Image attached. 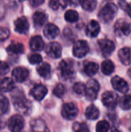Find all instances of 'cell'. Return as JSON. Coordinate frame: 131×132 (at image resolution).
Segmentation results:
<instances>
[{
  "instance_id": "cell-1",
  "label": "cell",
  "mask_w": 131,
  "mask_h": 132,
  "mask_svg": "<svg viewBox=\"0 0 131 132\" xmlns=\"http://www.w3.org/2000/svg\"><path fill=\"white\" fill-rule=\"evenodd\" d=\"M12 91V99L15 110L20 114L25 115L29 114L32 107L31 101L25 97L24 94L21 90L14 88Z\"/></svg>"
},
{
  "instance_id": "cell-2",
  "label": "cell",
  "mask_w": 131,
  "mask_h": 132,
  "mask_svg": "<svg viewBox=\"0 0 131 132\" xmlns=\"http://www.w3.org/2000/svg\"><path fill=\"white\" fill-rule=\"evenodd\" d=\"M117 6L112 2L105 5L99 12V18L103 22H110L113 19L117 12Z\"/></svg>"
},
{
  "instance_id": "cell-3",
  "label": "cell",
  "mask_w": 131,
  "mask_h": 132,
  "mask_svg": "<svg viewBox=\"0 0 131 132\" xmlns=\"http://www.w3.org/2000/svg\"><path fill=\"white\" fill-rule=\"evenodd\" d=\"M59 70L61 77L63 80L71 79L74 75V69L71 61L69 60H63L60 62L59 65Z\"/></svg>"
},
{
  "instance_id": "cell-4",
  "label": "cell",
  "mask_w": 131,
  "mask_h": 132,
  "mask_svg": "<svg viewBox=\"0 0 131 132\" xmlns=\"http://www.w3.org/2000/svg\"><path fill=\"white\" fill-rule=\"evenodd\" d=\"M79 111L74 103H66L62 108V116L66 120H73L78 115Z\"/></svg>"
},
{
  "instance_id": "cell-5",
  "label": "cell",
  "mask_w": 131,
  "mask_h": 132,
  "mask_svg": "<svg viewBox=\"0 0 131 132\" xmlns=\"http://www.w3.org/2000/svg\"><path fill=\"white\" fill-rule=\"evenodd\" d=\"M100 90V84L99 83L94 80V79H90L86 85V97L88 100L93 101L97 98V94Z\"/></svg>"
},
{
  "instance_id": "cell-6",
  "label": "cell",
  "mask_w": 131,
  "mask_h": 132,
  "mask_svg": "<svg viewBox=\"0 0 131 132\" xmlns=\"http://www.w3.org/2000/svg\"><path fill=\"white\" fill-rule=\"evenodd\" d=\"M114 30L117 36H128L131 32V23L125 19H120L115 23Z\"/></svg>"
},
{
  "instance_id": "cell-7",
  "label": "cell",
  "mask_w": 131,
  "mask_h": 132,
  "mask_svg": "<svg viewBox=\"0 0 131 132\" xmlns=\"http://www.w3.org/2000/svg\"><path fill=\"white\" fill-rule=\"evenodd\" d=\"M24 119L19 114L12 116L8 121V129L12 132H20L24 128Z\"/></svg>"
},
{
  "instance_id": "cell-8",
  "label": "cell",
  "mask_w": 131,
  "mask_h": 132,
  "mask_svg": "<svg viewBox=\"0 0 131 132\" xmlns=\"http://www.w3.org/2000/svg\"><path fill=\"white\" fill-rule=\"evenodd\" d=\"M90 47L86 41L85 40H79L77 41L73 48V54L74 56L77 58L84 57L89 52Z\"/></svg>"
},
{
  "instance_id": "cell-9",
  "label": "cell",
  "mask_w": 131,
  "mask_h": 132,
  "mask_svg": "<svg viewBox=\"0 0 131 132\" xmlns=\"http://www.w3.org/2000/svg\"><path fill=\"white\" fill-rule=\"evenodd\" d=\"M102 102L109 108H114L119 103L118 95L112 91H106L102 94Z\"/></svg>"
},
{
  "instance_id": "cell-10",
  "label": "cell",
  "mask_w": 131,
  "mask_h": 132,
  "mask_svg": "<svg viewBox=\"0 0 131 132\" xmlns=\"http://www.w3.org/2000/svg\"><path fill=\"white\" fill-rule=\"evenodd\" d=\"M98 44H99L100 51L104 56H110L115 50L114 43L111 40L107 39H103L99 40Z\"/></svg>"
},
{
  "instance_id": "cell-11",
  "label": "cell",
  "mask_w": 131,
  "mask_h": 132,
  "mask_svg": "<svg viewBox=\"0 0 131 132\" xmlns=\"http://www.w3.org/2000/svg\"><path fill=\"white\" fill-rule=\"evenodd\" d=\"M111 84L113 87L116 90L122 94H126L129 90V85L127 82L123 78H121L120 77L118 76L113 77L111 80Z\"/></svg>"
},
{
  "instance_id": "cell-12",
  "label": "cell",
  "mask_w": 131,
  "mask_h": 132,
  "mask_svg": "<svg viewBox=\"0 0 131 132\" xmlns=\"http://www.w3.org/2000/svg\"><path fill=\"white\" fill-rule=\"evenodd\" d=\"M46 53L49 56L53 59H57L62 55V47L58 43L52 42L47 45L46 48Z\"/></svg>"
},
{
  "instance_id": "cell-13",
  "label": "cell",
  "mask_w": 131,
  "mask_h": 132,
  "mask_svg": "<svg viewBox=\"0 0 131 132\" xmlns=\"http://www.w3.org/2000/svg\"><path fill=\"white\" fill-rule=\"evenodd\" d=\"M48 93L47 88L42 84H37L32 87L30 91V95L36 101H42Z\"/></svg>"
},
{
  "instance_id": "cell-14",
  "label": "cell",
  "mask_w": 131,
  "mask_h": 132,
  "mask_svg": "<svg viewBox=\"0 0 131 132\" xmlns=\"http://www.w3.org/2000/svg\"><path fill=\"white\" fill-rule=\"evenodd\" d=\"M12 76L15 81L22 83L27 79L29 76V70L25 67H16L12 70Z\"/></svg>"
},
{
  "instance_id": "cell-15",
  "label": "cell",
  "mask_w": 131,
  "mask_h": 132,
  "mask_svg": "<svg viewBox=\"0 0 131 132\" xmlns=\"http://www.w3.org/2000/svg\"><path fill=\"white\" fill-rule=\"evenodd\" d=\"M100 31V26L96 20H91L86 28V34L90 38H94L98 36Z\"/></svg>"
},
{
  "instance_id": "cell-16",
  "label": "cell",
  "mask_w": 131,
  "mask_h": 132,
  "mask_svg": "<svg viewBox=\"0 0 131 132\" xmlns=\"http://www.w3.org/2000/svg\"><path fill=\"white\" fill-rule=\"evenodd\" d=\"M43 34L47 39H55L59 34V29L53 23H49L46 25L43 29Z\"/></svg>"
},
{
  "instance_id": "cell-17",
  "label": "cell",
  "mask_w": 131,
  "mask_h": 132,
  "mask_svg": "<svg viewBox=\"0 0 131 132\" xmlns=\"http://www.w3.org/2000/svg\"><path fill=\"white\" fill-rule=\"evenodd\" d=\"M29 24L26 18L21 17L15 21V29L19 33L21 34L26 33L27 31L29 30Z\"/></svg>"
},
{
  "instance_id": "cell-18",
  "label": "cell",
  "mask_w": 131,
  "mask_h": 132,
  "mask_svg": "<svg viewBox=\"0 0 131 132\" xmlns=\"http://www.w3.org/2000/svg\"><path fill=\"white\" fill-rule=\"evenodd\" d=\"M118 56L124 65H130L131 63V49L124 47L118 52Z\"/></svg>"
},
{
  "instance_id": "cell-19",
  "label": "cell",
  "mask_w": 131,
  "mask_h": 132,
  "mask_svg": "<svg viewBox=\"0 0 131 132\" xmlns=\"http://www.w3.org/2000/svg\"><path fill=\"white\" fill-rule=\"evenodd\" d=\"M32 132H49L46 123L41 119H36L31 123Z\"/></svg>"
},
{
  "instance_id": "cell-20",
  "label": "cell",
  "mask_w": 131,
  "mask_h": 132,
  "mask_svg": "<svg viewBox=\"0 0 131 132\" xmlns=\"http://www.w3.org/2000/svg\"><path fill=\"white\" fill-rule=\"evenodd\" d=\"M29 46L33 51H41L44 49V41L39 36H36L32 37L30 40Z\"/></svg>"
},
{
  "instance_id": "cell-21",
  "label": "cell",
  "mask_w": 131,
  "mask_h": 132,
  "mask_svg": "<svg viewBox=\"0 0 131 132\" xmlns=\"http://www.w3.org/2000/svg\"><path fill=\"white\" fill-rule=\"evenodd\" d=\"M33 23L36 27H42L47 21V15L42 12H36L32 16Z\"/></svg>"
},
{
  "instance_id": "cell-22",
  "label": "cell",
  "mask_w": 131,
  "mask_h": 132,
  "mask_svg": "<svg viewBox=\"0 0 131 132\" xmlns=\"http://www.w3.org/2000/svg\"><path fill=\"white\" fill-rule=\"evenodd\" d=\"M14 88H15V86H14V81L12 80V79L5 77L1 80L0 82V91L1 92H4V93L10 92Z\"/></svg>"
},
{
  "instance_id": "cell-23",
  "label": "cell",
  "mask_w": 131,
  "mask_h": 132,
  "mask_svg": "<svg viewBox=\"0 0 131 132\" xmlns=\"http://www.w3.org/2000/svg\"><path fill=\"white\" fill-rule=\"evenodd\" d=\"M85 115L89 120H97L100 117V111L95 105L91 104L86 108Z\"/></svg>"
},
{
  "instance_id": "cell-24",
  "label": "cell",
  "mask_w": 131,
  "mask_h": 132,
  "mask_svg": "<svg viewBox=\"0 0 131 132\" xmlns=\"http://www.w3.org/2000/svg\"><path fill=\"white\" fill-rule=\"evenodd\" d=\"M37 72L40 77L48 78L51 73V67L47 63H42L37 67Z\"/></svg>"
},
{
  "instance_id": "cell-25",
  "label": "cell",
  "mask_w": 131,
  "mask_h": 132,
  "mask_svg": "<svg viewBox=\"0 0 131 132\" xmlns=\"http://www.w3.org/2000/svg\"><path fill=\"white\" fill-rule=\"evenodd\" d=\"M101 70L105 75H110L114 71V64L110 60H104L101 64Z\"/></svg>"
},
{
  "instance_id": "cell-26",
  "label": "cell",
  "mask_w": 131,
  "mask_h": 132,
  "mask_svg": "<svg viewBox=\"0 0 131 132\" xmlns=\"http://www.w3.org/2000/svg\"><path fill=\"white\" fill-rule=\"evenodd\" d=\"M99 70V66L97 63H93V62H90L87 64H86L85 67H84V71L86 73V75L92 77L94 76Z\"/></svg>"
},
{
  "instance_id": "cell-27",
  "label": "cell",
  "mask_w": 131,
  "mask_h": 132,
  "mask_svg": "<svg viewBox=\"0 0 131 132\" xmlns=\"http://www.w3.org/2000/svg\"><path fill=\"white\" fill-rule=\"evenodd\" d=\"M49 5L53 10L64 9L67 5V1L66 0H50Z\"/></svg>"
},
{
  "instance_id": "cell-28",
  "label": "cell",
  "mask_w": 131,
  "mask_h": 132,
  "mask_svg": "<svg viewBox=\"0 0 131 132\" xmlns=\"http://www.w3.org/2000/svg\"><path fill=\"white\" fill-rule=\"evenodd\" d=\"M119 105L123 110L125 111L131 109V95L126 94L123 96L119 101Z\"/></svg>"
},
{
  "instance_id": "cell-29",
  "label": "cell",
  "mask_w": 131,
  "mask_h": 132,
  "mask_svg": "<svg viewBox=\"0 0 131 132\" xmlns=\"http://www.w3.org/2000/svg\"><path fill=\"white\" fill-rule=\"evenodd\" d=\"M9 108V101L6 97L0 94V115L5 114Z\"/></svg>"
},
{
  "instance_id": "cell-30",
  "label": "cell",
  "mask_w": 131,
  "mask_h": 132,
  "mask_svg": "<svg viewBox=\"0 0 131 132\" xmlns=\"http://www.w3.org/2000/svg\"><path fill=\"white\" fill-rule=\"evenodd\" d=\"M80 5L84 10L91 12L96 9L97 2L96 0H82Z\"/></svg>"
},
{
  "instance_id": "cell-31",
  "label": "cell",
  "mask_w": 131,
  "mask_h": 132,
  "mask_svg": "<svg viewBox=\"0 0 131 132\" xmlns=\"http://www.w3.org/2000/svg\"><path fill=\"white\" fill-rule=\"evenodd\" d=\"M65 19L69 22H75L79 19V14L75 10H68L65 13Z\"/></svg>"
},
{
  "instance_id": "cell-32",
  "label": "cell",
  "mask_w": 131,
  "mask_h": 132,
  "mask_svg": "<svg viewBox=\"0 0 131 132\" xmlns=\"http://www.w3.org/2000/svg\"><path fill=\"white\" fill-rule=\"evenodd\" d=\"M7 51L15 53V54H19L24 52V46L21 43H12L8 48Z\"/></svg>"
},
{
  "instance_id": "cell-33",
  "label": "cell",
  "mask_w": 131,
  "mask_h": 132,
  "mask_svg": "<svg viewBox=\"0 0 131 132\" xmlns=\"http://www.w3.org/2000/svg\"><path fill=\"white\" fill-rule=\"evenodd\" d=\"M110 129V124L107 121H100L97 124L96 131L97 132H108Z\"/></svg>"
},
{
  "instance_id": "cell-34",
  "label": "cell",
  "mask_w": 131,
  "mask_h": 132,
  "mask_svg": "<svg viewBox=\"0 0 131 132\" xmlns=\"http://www.w3.org/2000/svg\"><path fill=\"white\" fill-rule=\"evenodd\" d=\"M53 92V94L55 96H56L57 97H62L64 95L65 92H66V89H65V87L63 84H59L54 87Z\"/></svg>"
},
{
  "instance_id": "cell-35",
  "label": "cell",
  "mask_w": 131,
  "mask_h": 132,
  "mask_svg": "<svg viewBox=\"0 0 131 132\" xmlns=\"http://www.w3.org/2000/svg\"><path fill=\"white\" fill-rule=\"evenodd\" d=\"M73 90L77 94H83L86 92V85L81 82H77L73 85Z\"/></svg>"
},
{
  "instance_id": "cell-36",
  "label": "cell",
  "mask_w": 131,
  "mask_h": 132,
  "mask_svg": "<svg viewBox=\"0 0 131 132\" xmlns=\"http://www.w3.org/2000/svg\"><path fill=\"white\" fill-rule=\"evenodd\" d=\"M73 130L75 132H90L88 127L84 123H75L73 125Z\"/></svg>"
},
{
  "instance_id": "cell-37",
  "label": "cell",
  "mask_w": 131,
  "mask_h": 132,
  "mask_svg": "<svg viewBox=\"0 0 131 132\" xmlns=\"http://www.w3.org/2000/svg\"><path fill=\"white\" fill-rule=\"evenodd\" d=\"M42 57L38 53L32 54L29 56V61L31 64H39L42 62Z\"/></svg>"
},
{
  "instance_id": "cell-38",
  "label": "cell",
  "mask_w": 131,
  "mask_h": 132,
  "mask_svg": "<svg viewBox=\"0 0 131 132\" xmlns=\"http://www.w3.org/2000/svg\"><path fill=\"white\" fill-rule=\"evenodd\" d=\"M9 70H10L9 66L6 63L0 61V75L1 76L7 74L9 72Z\"/></svg>"
},
{
  "instance_id": "cell-39",
  "label": "cell",
  "mask_w": 131,
  "mask_h": 132,
  "mask_svg": "<svg viewBox=\"0 0 131 132\" xmlns=\"http://www.w3.org/2000/svg\"><path fill=\"white\" fill-rule=\"evenodd\" d=\"M9 36V31L5 27H0V42L4 41Z\"/></svg>"
},
{
  "instance_id": "cell-40",
  "label": "cell",
  "mask_w": 131,
  "mask_h": 132,
  "mask_svg": "<svg viewBox=\"0 0 131 132\" xmlns=\"http://www.w3.org/2000/svg\"><path fill=\"white\" fill-rule=\"evenodd\" d=\"M29 1L33 7H37L44 2V0H29Z\"/></svg>"
},
{
  "instance_id": "cell-41",
  "label": "cell",
  "mask_w": 131,
  "mask_h": 132,
  "mask_svg": "<svg viewBox=\"0 0 131 132\" xmlns=\"http://www.w3.org/2000/svg\"><path fill=\"white\" fill-rule=\"evenodd\" d=\"M66 1H67V3H69L70 5L76 6L79 4H80V2H81L82 0H66Z\"/></svg>"
},
{
  "instance_id": "cell-42",
  "label": "cell",
  "mask_w": 131,
  "mask_h": 132,
  "mask_svg": "<svg viewBox=\"0 0 131 132\" xmlns=\"http://www.w3.org/2000/svg\"><path fill=\"white\" fill-rule=\"evenodd\" d=\"M126 11L127 12V13H128V15H129V16L131 18V3L130 4H128V5H127V7H126Z\"/></svg>"
},
{
  "instance_id": "cell-43",
  "label": "cell",
  "mask_w": 131,
  "mask_h": 132,
  "mask_svg": "<svg viewBox=\"0 0 131 132\" xmlns=\"http://www.w3.org/2000/svg\"><path fill=\"white\" fill-rule=\"evenodd\" d=\"M4 7L2 5V4L0 2V18H2L4 15Z\"/></svg>"
},
{
  "instance_id": "cell-44",
  "label": "cell",
  "mask_w": 131,
  "mask_h": 132,
  "mask_svg": "<svg viewBox=\"0 0 131 132\" xmlns=\"http://www.w3.org/2000/svg\"><path fill=\"white\" fill-rule=\"evenodd\" d=\"M4 126H5V123L2 121V119H0V129H1V128H2Z\"/></svg>"
},
{
  "instance_id": "cell-45",
  "label": "cell",
  "mask_w": 131,
  "mask_h": 132,
  "mask_svg": "<svg viewBox=\"0 0 131 132\" xmlns=\"http://www.w3.org/2000/svg\"><path fill=\"white\" fill-rule=\"evenodd\" d=\"M110 132H120L119 130H117V129H116V128H113V129H112L111 130V131Z\"/></svg>"
},
{
  "instance_id": "cell-46",
  "label": "cell",
  "mask_w": 131,
  "mask_h": 132,
  "mask_svg": "<svg viewBox=\"0 0 131 132\" xmlns=\"http://www.w3.org/2000/svg\"><path fill=\"white\" fill-rule=\"evenodd\" d=\"M21 2H23V1H25V0H20Z\"/></svg>"
}]
</instances>
